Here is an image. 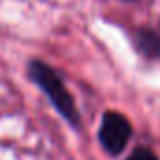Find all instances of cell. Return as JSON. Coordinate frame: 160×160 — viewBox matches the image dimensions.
Instances as JSON below:
<instances>
[{
    "label": "cell",
    "mask_w": 160,
    "mask_h": 160,
    "mask_svg": "<svg viewBox=\"0 0 160 160\" xmlns=\"http://www.w3.org/2000/svg\"><path fill=\"white\" fill-rule=\"evenodd\" d=\"M30 75H32L34 81L47 92V96H49V100L55 104V108H57L72 124H77L79 115H77V111H75V104H73L70 92L66 91L64 83L60 81V77H58L49 66H45V64L40 62V60H34V62L30 64Z\"/></svg>",
    "instance_id": "1"
},
{
    "label": "cell",
    "mask_w": 160,
    "mask_h": 160,
    "mask_svg": "<svg viewBox=\"0 0 160 160\" xmlns=\"http://www.w3.org/2000/svg\"><path fill=\"white\" fill-rule=\"evenodd\" d=\"M130 134H132V126L126 121V117L115 111L104 115L100 126V141L111 154H119L126 147Z\"/></svg>",
    "instance_id": "2"
},
{
    "label": "cell",
    "mask_w": 160,
    "mask_h": 160,
    "mask_svg": "<svg viewBox=\"0 0 160 160\" xmlns=\"http://www.w3.org/2000/svg\"><path fill=\"white\" fill-rule=\"evenodd\" d=\"M126 160H158L156 158V154L154 152H151L149 149H138L130 158H126Z\"/></svg>",
    "instance_id": "3"
}]
</instances>
